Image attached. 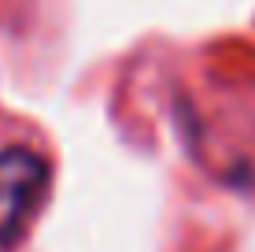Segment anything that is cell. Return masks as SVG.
<instances>
[{
	"label": "cell",
	"mask_w": 255,
	"mask_h": 252,
	"mask_svg": "<svg viewBox=\"0 0 255 252\" xmlns=\"http://www.w3.org/2000/svg\"><path fill=\"white\" fill-rule=\"evenodd\" d=\"M48 163L26 145L0 149V249H11L30 230V219L45 204Z\"/></svg>",
	"instance_id": "obj_1"
}]
</instances>
